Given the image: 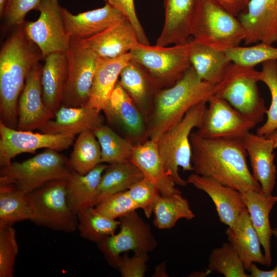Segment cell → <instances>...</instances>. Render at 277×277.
Wrapping results in <instances>:
<instances>
[{
	"instance_id": "31",
	"label": "cell",
	"mask_w": 277,
	"mask_h": 277,
	"mask_svg": "<svg viewBox=\"0 0 277 277\" xmlns=\"http://www.w3.org/2000/svg\"><path fill=\"white\" fill-rule=\"evenodd\" d=\"M108 166L100 164L85 174L73 171L67 180V194L69 206L76 213L80 210L96 205L101 178Z\"/></svg>"
},
{
	"instance_id": "26",
	"label": "cell",
	"mask_w": 277,
	"mask_h": 277,
	"mask_svg": "<svg viewBox=\"0 0 277 277\" xmlns=\"http://www.w3.org/2000/svg\"><path fill=\"white\" fill-rule=\"evenodd\" d=\"M226 234L229 243L239 254L246 270H248L252 263L267 266L265 256L261 251L260 240L247 208L228 227Z\"/></svg>"
},
{
	"instance_id": "6",
	"label": "cell",
	"mask_w": 277,
	"mask_h": 277,
	"mask_svg": "<svg viewBox=\"0 0 277 277\" xmlns=\"http://www.w3.org/2000/svg\"><path fill=\"white\" fill-rule=\"evenodd\" d=\"M207 103L203 101L192 107L180 122L156 142L165 169L177 185L185 186L188 184L180 175L179 167L184 171H193L190 135L193 129L201 126Z\"/></svg>"
},
{
	"instance_id": "32",
	"label": "cell",
	"mask_w": 277,
	"mask_h": 277,
	"mask_svg": "<svg viewBox=\"0 0 277 277\" xmlns=\"http://www.w3.org/2000/svg\"><path fill=\"white\" fill-rule=\"evenodd\" d=\"M144 177L142 171L131 162L108 165L101 178L96 204L112 194L128 190Z\"/></svg>"
},
{
	"instance_id": "16",
	"label": "cell",
	"mask_w": 277,
	"mask_h": 277,
	"mask_svg": "<svg viewBox=\"0 0 277 277\" xmlns=\"http://www.w3.org/2000/svg\"><path fill=\"white\" fill-rule=\"evenodd\" d=\"M103 111L107 120L122 129L134 145L148 140L147 121L118 80Z\"/></svg>"
},
{
	"instance_id": "17",
	"label": "cell",
	"mask_w": 277,
	"mask_h": 277,
	"mask_svg": "<svg viewBox=\"0 0 277 277\" xmlns=\"http://www.w3.org/2000/svg\"><path fill=\"white\" fill-rule=\"evenodd\" d=\"M238 17L246 32L245 45L277 42V0H250Z\"/></svg>"
},
{
	"instance_id": "28",
	"label": "cell",
	"mask_w": 277,
	"mask_h": 277,
	"mask_svg": "<svg viewBox=\"0 0 277 277\" xmlns=\"http://www.w3.org/2000/svg\"><path fill=\"white\" fill-rule=\"evenodd\" d=\"M242 197L263 247L267 266L269 267L272 263L271 240L273 235L269 214L277 203V196L251 190L242 193Z\"/></svg>"
},
{
	"instance_id": "50",
	"label": "cell",
	"mask_w": 277,
	"mask_h": 277,
	"mask_svg": "<svg viewBox=\"0 0 277 277\" xmlns=\"http://www.w3.org/2000/svg\"><path fill=\"white\" fill-rule=\"evenodd\" d=\"M273 142L274 148H277V129L274 130L268 137Z\"/></svg>"
},
{
	"instance_id": "46",
	"label": "cell",
	"mask_w": 277,
	"mask_h": 277,
	"mask_svg": "<svg viewBox=\"0 0 277 277\" xmlns=\"http://www.w3.org/2000/svg\"><path fill=\"white\" fill-rule=\"evenodd\" d=\"M120 11L133 26L140 43L149 45V42L142 26L135 11L134 0H105Z\"/></svg>"
},
{
	"instance_id": "51",
	"label": "cell",
	"mask_w": 277,
	"mask_h": 277,
	"mask_svg": "<svg viewBox=\"0 0 277 277\" xmlns=\"http://www.w3.org/2000/svg\"><path fill=\"white\" fill-rule=\"evenodd\" d=\"M7 0H0V16L2 18L4 13Z\"/></svg>"
},
{
	"instance_id": "27",
	"label": "cell",
	"mask_w": 277,
	"mask_h": 277,
	"mask_svg": "<svg viewBox=\"0 0 277 277\" xmlns=\"http://www.w3.org/2000/svg\"><path fill=\"white\" fill-rule=\"evenodd\" d=\"M130 162L143 172L144 177L152 181L161 195L180 193L173 179L166 172L159 153L156 142L148 139L134 145Z\"/></svg>"
},
{
	"instance_id": "10",
	"label": "cell",
	"mask_w": 277,
	"mask_h": 277,
	"mask_svg": "<svg viewBox=\"0 0 277 277\" xmlns=\"http://www.w3.org/2000/svg\"><path fill=\"white\" fill-rule=\"evenodd\" d=\"M120 231L97 243L109 265L117 267L121 254L132 251L134 254L153 251L157 242L151 228L134 211L119 219Z\"/></svg>"
},
{
	"instance_id": "41",
	"label": "cell",
	"mask_w": 277,
	"mask_h": 277,
	"mask_svg": "<svg viewBox=\"0 0 277 277\" xmlns=\"http://www.w3.org/2000/svg\"><path fill=\"white\" fill-rule=\"evenodd\" d=\"M18 252L16 231L13 225L0 224V277H13Z\"/></svg>"
},
{
	"instance_id": "12",
	"label": "cell",
	"mask_w": 277,
	"mask_h": 277,
	"mask_svg": "<svg viewBox=\"0 0 277 277\" xmlns=\"http://www.w3.org/2000/svg\"><path fill=\"white\" fill-rule=\"evenodd\" d=\"M59 0H41L36 10L39 16L34 22L25 21L27 36L41 50L43 59L53 53H66L69 47L68 35Z\"/></svg>"
},
{
	"instance_id": "49",
	"label": "cell",
	"mask_w": 277,
	"mask_h": 277,
	"mask_svg": "<svg viewBox=\"0 0 277 277\" xmlns=\"http://www.w3.org/2000/svg\"><path fill=\"white\" fill-rule=\"evenodd\" d=\"M152 276L155 277H166L168 276L166 271L165 262H162L161 264L155 267L154 271Z\"/></svg>"
},
{
	"instance_id": "3",
	"label": "cell",
	"mask_w": 277,
	"mask_h": 277,
	"mask_svg": "<svg viewBox=\"0 0 277 277\" xmlns=\"http://www.w3.org/2000/svg\"><path fill=\"white\" fill-rule=\"evenodd\" d=\"M214 88L215 85L201 80L191 66L175 84L160 90L147 121L148 139L156 142L192 107L208 102L214 94Z\"/></svg>"
},
{
	"instance_id": "43",
	"label": "cell",
	"mask_w": 277,
	"mask_h": 277,
	"mask_svg": "<svg viewBox=\"0 0 277 277\" xmlns=\"http://www.w3.org/2000/svg\"><path fill=\"white\" fill-rule=\"evenodd\" d=\"M127 191L138 209H142L145 216L150 218L153 213L154 203L161 194L157 186L151 180L144 177Z\"/></svg>"
},
{
	"instance_id": "13",
	"label": "cell",
	"mask_w": 277,
	"mask_h": 277,
	"mask_svg": "<svg viewBox=\"0 0 277 277\" xmlns=\"http://www.w3.org/2000/svg\"><path fill=\"white\" fill-rule=\"evenodd\" d=\"M207 103L202 124L195 132L202 137L243 139L256 125L221 97L213 95Z\"/></svg>"
},
{
	"instance_id": "5",
	"label": "cell",
	"mask_w": 277,
	"mask_h": 277,
	"mask_svg": "<svg viewBox=\"0 0 277 277\" xmlns=\"http://www.w3.org/2000/svg\"><path fill=\"white\" fill-rule=\"evenodd\" d=\"M236 17L214 0H197L190 35L219 50L239 46L244 42L246 32Z\"/></svg>"
},
{
	"instance_id": "18",
	"label": "cell",
	"mask_w": 277,
	"mask_h": 277,
	"mask_svg": "<svg viewBox=\"0 0 277 277\" xmlns=\"http://www.w3.org/2000/svg\"><path fill=\"white\" fill-rule=\"evenodd\" d=\"M62 15L70 38L81 40L92 36L123 19L125 16L109 4L100 8L73 14L62 7Z\"/></svg>"
},
{
	"instance_id": "19",
	"label": "cell",
	"mask_w": 277,
	"mask_h": 277,
	"mask_svg": "<svg viewBox=\"0 0 277 277\" xmlns=\"http://www.w3.org/2000/svg\"><path fill=\"white\" fill-rule=\"evenodd\" d=\"M80 41L102 58H114L128 53L139 43L133 26L126 17L101 32Z\"/></svg>"
},
{
	"instance_id": "2",
	"label": "cell",
	"mask_w": 277,
	"mask_h": 277,
	"mask_svg": "<svg viewBox=\"0 0 277 277\" xmlns=\"http://www.w3.org/2000/svg\"><path fill=\"white\" fill-rule=\"evenodd\" d=\"M43 57L27 36L23 24L14 27L0 51V122L12 128L17 125V103L27 75Z\"/></svg>"
},
{
	"instance_id": "52",
	"label": "cell",
	"mask_w": 277,
	"mask_h": 277,
	"mask_svg": "<svg viewBox=\"0 0 277 277\" xmlns=\"http://www.w3.org/2000/svg\"><path fill=\"white\" fill-rule=\"evenodd\" d=\"M273 235L277 238V227L272 229Z\"/></svg>"
},
{
	"instance_id": "7",
	"label": "cell",
	"mask_w": 277,
	"mask_h": 277,
	"mask_svg": "<svg viewBox=\"0 0 277 277\" xmlns=\"http://www.w3.org/2000/svg\"><path fill=\"white\" fill-rule=\"evenodd\" d=\"M260 71L232 63L222 80L215 85L214 94L256 124L261 122L267 108L257 86Z\"/></svg>"
},
{
	"instance_id": "11",
	"label": "cell",
	"mask_w": 277,
	"mask_h": 277,
	"mask_svg": "<svg viewBox=\"0 0 277 277\" xmlns=\"http://www.w3.org/2000/svg\"><path fill=\"white\" fill-rule=\"evenodd\" d=\"M67 76L62 105L86 106L90 94L98 56L80 40L70 38L66 52Z\"/></svg>"
},
{
	"instance_id": "20",
	"label": "cell",
	"mask_w": 277,
	"mask_h": 277,
	"mask_svg": "<svg viewBox=\"0 0 277 277\" xmlns=\"http://www.w3.org/2000/svg\"><path fill=\"white\" fill-rule=\"evenodd\" d=\"M187 181L210 196L220 222L228 227L234 223L240 213L246 208L241 192L212 178L193 173L188 177Z\"/></svg>"
},
{
	"instance_id": "47",
	"label": "cell",
	"mask_w": 277,
	"mask_h": 277,
	"mask_svg": "<svg viewBox=\"0 0 277 277\" xmlns=\"http://www.w3.org/2000/svg\"><path fill=\"white\" fill-rule=\"evenodd\" d=\"M224 9L238 17L247 9L250 0H214Z\"/></svg>"
},
{
	"instance_id": "40",
	"label": "cell",
	"mask_w": 277,
	"mask_h": 277,
	"mask_svg": "<svg viewBox=\"0 0 277 277\" xmlns=\"http://www.w3.org/2000/svg\"><path fill=\"white\" fill-rule=\"evenodd\" d=\"M232 63L254 68L270 60H277V48L263 42L249 47L237 46L225 51Z\"/></svg>"
},
{
	"instance_id": "38",
	"label": "cell",
	"mask_w": 277,
	"mask_h": 277,
	"mask_svg": "<svg viewBox=\"0 0 277 277\" xmlns=\"http://www.w3.org/2000/svg\"><path fill=\"white\" fill-rule=\"evenodd\" d=\"M207 269L223 274L225 277H248L239 254L229 243L212 250L208 259Z\"/></svg>"
},
{
	"instance_id": "25",
	"label": "cell",
	"mask_w": 277,
	"mask_h": 277,
	"mask_svg": "<svg viewBox=\"0 0 277 277\" xmlns=\"http://www.w3.org/2000/svg\"><path fill=\"white\" fill-rule=\"evenodd\" d=\"M131 59L129 52L114 58L98 57L87 107L103 111L121 71Z\"/></svg>"
},
{
	"instance_id": "22",
	"label": "cell",
	"mask_w": 277,
	"mask_h": 277,
	"mask_svg": "<svg viewBox=\"0 0 277 277\" xmlns=\"http://www.w3.org/2000/svg\"><path fill=\"white\" fill-rule=\"evenodd\" d=\"M105 117L101 112L86 106L67 107L61 106L54 117L39 132L53 134L75 136L82 132L104 125Z\"/></svg>"
},
{
	"instance_id": "37",
	"label": "cell",
	"mask_w": 277,
	"mask_h": 277,
	"mask_svg": "<svg viewBox=\"0 0 277 277\" xmlns=\"http://www.w3.org/2000/svg\"><path fill=\"white\" fill-rule=\"evenodd\" d=\"M80 235L84 239L98 243L104 238L115 233L120 222L106 217L94 207L83 209L77 213Z\"/></svg>"
},
{
	"instance_id": "15",
	"label": "cell",
	"mask_w": 277,
	"mask_h": 277,
	"mask_svg": "<svg viewBox=\"0 0 277 277\" xmlns=\"http://www.w3.org/2000/svg\"><path fill=\"white\" fill-rule=\"evenodd\" d=\"M42 71V66L37 62L27 75L17 103V130H38L54 117L43 101Z\"/></svg>"
},
{
	"instance_id": "44",
	"label": "cell",
	"mask_w": 277,
	"mask_h": 277,
	"mask_svg": "<svg viewBox=\"0 0 277 277\" xmlns=\"http://www.w3.org/2000/svg\"><path fill=\"white\" fill-rule=\"evenodd\" d=\"M41 0H7L3 18L8 27L22 25L27 14L36 10Z\"/></svg>"
},
{
	"instance_id": "42",
	"label": "cell",
	"mask_w": 277,
	"mask_h": 277,
	"mask_svg": "<svg viewBox=\"0 0 277 277\" xmlns=\"http://www.w3.org/2000/svg\"><path fill=\"white\" fill-rule=\"evenodd\" d=\"M95 208L103 215L113 220L120 219L138 209L127 190L109 196L97 204Z\"/></svg>"
},
{
	"instance_id": "35",
	"label": "cell",
	"mask_w": 277,
	"mask_h": 277,
	"mask_svg": "<svg viewBox=\"0 0 277 277\" xmlns=\"http://www.w3.org/2000/svg\"><path fill=\"white\" fill-rule=\"evenodd\" d=\"M32 217L27 195L11 185L0 184V224L13 225L25 220L31 221Z\"/></svg>"
},
{
	"instance_id": "39",
	"label": "cell",
	"mask_w": 277,
	"mask_h": 277,
	"mask_svg": "<svg viewBox=\"0 0 277 277\" xmlns=\"http://www.w3.org/2000/svg\"><path fill=\"white\" fill-rule=\"evenodd\" d=\"M260 79L268 87L271 96V102L266 112L267 120L258 128L256 134L268 137L277 129V60L262 63Z\"/></svg>"
},
{
	"instance_id": "34",
	"label": "cell",
	"mask_w": 277,
	"mask_h": 277,
	"mask_svg": "<svg viewBox=\"0 0 277 277\" xmlns=\"http://www.w3.org/2000/svg\"><path fill=\"white\" fill-rule=\"evenodd\" d=\"M68 163L71 169L80 174H85L102 164L100 145L92 130L78 134Z\"/></svg>"
},
{
	"instance_id": "9",
	"label": "cell",
	"mask_w": 277,
	"mask_h": 277,
	"mask_svg": "<svg viewBox=\"0 0 277 277\" xmlns=\"http://www.w3.org/2000/svg\"><path fill=\"white\" fill-rule=\"evenodd\" d=\"M188 39L169 47L139 43L129 53L131 59L144 67L162 89L175 84L191 66Z\"/></svg>"
},
{
	"instance_id": "23",
	"label": "cell",
	"mask_w": 277,
	"mask_h": 277,
	"mask_svg": "<svg viewBox=\"0 0 277 277\" xmlns=\"http://www.w3.org/2000/svg\"><path fill=\"white\" fill-rule=\"evenodd\" d=\"M118 82L147 123L154 99L161 89L144 68L132 59L121 71Z\"/></svg>"
},
{
	"instance_id": "30",
	"label": "cell",
	"mask_w": 277,
	"mask_h": 277,
	"mask_svg": "<svg viewBox=\"0 0 277 277\" xmlns=\"http://www.w3.org/2000/svg\"><path fill=\"white\" fill-rule=\"evenodd\" d=\"M42 66V98L47 108L53 114L62 106L63 91L67 76L66 53L47 55Z\"/></svg>"
},
{
	"instance_id": "14",
	"label": "cell",
	"mask_w": 277,
	"mask_h": 277,
	"mask_svg": "<svg viewBox=\"0 0 277 277\" xmlns=\"http://www.w3.org/2000/svg\"><path fill=\"white\" fill-rule=\"evenodd\" d=\"M74 136L23 131L8 127L0 122V166L10 164L13 158L24 153H34L37 149L60 151L73 143Z\"/></svg>"
},
{
	"instance_id": "36",
	"label": "cell",
	"mask_w": 277,
	"mask_h": 277,
	"mask_svg": "<svg viewBox=\"0 0 277 277\" xmlns=\"http://www.w3.org/2000/svg\"><path fill=\"white\" fill-rule=\"evenodd\" d=\"M100 145L102 163L109 164L130 162L134 144L117 134L107 125L92 130Z\"/></svg>"
},
{
	"instance_id": "33",
	"label": "cell",
	"mask_w": 277,
	"mask_h": 277,
	"mask_svg": "<svg viewBox=\"0 0 277 277\" xmlns=\"http://www.w3.org/2000/svg\"><path fill=\"white\" fill-rule=\"evenodd\" d=\"M153 213L154 226L162 230L173 227L180 219L191 220L194 217L188 200L181 193L160 195L154 203Z\"/></svg>"
},
{
	"instance_id": "29",
	"label": "cell",
	"mask_w": 277,
	"mask_h": 277,
	"mask_svg": "<svg viewBox=\"0 0 277 277\" xmlns=\"http://www.w3.org/2000/svg\"><path fill=\"white\" fill-rule=\"evenodd\" d=\"M191 66L200 78L213 85L222 80L232 63L224 51L219 50L189 38Z\"/></svg>"
},
{
	"instance_id": "8",
	"label": "cell",
	"mask_w": 277,
	"mask_h": 277,
	"mask_svg": "<svg viewBox=\"0 0 277 277\" xmlns=\"http://www.w3.org/2000/svg\"><path fill=\"white\" fill-rule=\"evenodd\" d=\"M67 180L48 182L27 194L33 217L38 226L71 233L78 226L77 214L69 206L67 194Z\"/></svg>"
},
{
	"instance_id": "24",
	"label": "cell",
	"mask_w": 277,
	"mask_h": 277,
	"mask_svg": "<svg viewBox=\"0 0 277 277\" xmlns=\"http://www.w3.org/2000/svg\"><path fill=\"white\" fill-rule=\"evenodd\" d=\"M197 0H164L165 21L156 45L167 46L188 40Z\"/></svg>"
},
{
	"instance_id": "21",
	"label": "cell",
	"mask_w": 277,
	"mask_h": 277,
	"mask_svg": "<svg viewBox=\"0 0 277 277\" xmlns=\"http://www.w3.org/2000/svg\"><path fill=\"white\" fill-rule=\"evenodd\" d=\"M243 142L250 160L253 177L261 185L263 192L272 194L276 176L273 141L249 132L243 137Z\"/></svg>"
},
{
	"instance_id": "4",
	"label": "cell",
	"mask_w": 277,
	"mask_h": 277,
	"mask_svg": "<svg viewBox=\"0 0 277 277\" xmlns=\"http://www.w3.org/2000/svg\"><path fill=\"white\" fill-rule=\"evenodd\" d=\"M72 172L68 159L58 151L46 149L24 161L1 167L0 184L11 185L27 194L50 181L68 180Z\"/></svg>"
},
{
	"instance_id": "1",
	"label": "cell",
	"mask_w": 277,
	"mask_h": 277,
	"mask_svg": "<svg viewBox=\"0 0 277 277\" xmlns=\"http://www.w3.org/2000/svg\"><path fill=\"white\" fill-rule=\"evenodd\" d=\"M190 142L194 173L212 178L241 193L262 191L249 169L243 139H207L191 132Z\"/></svg>"
},
{
	"instance_id": "45",
	"label": "cell",
	"mask_w": 277,
	"mask_h": 277,
	"mask_svg": "<svg viewBox=\"0 0 277 277\" xmlns=\"http://www.w3.org/2000/svg\"><path fill=\"white\" fill-rule=\"evenodd\" d=\"M148 253H135L129 257L127 252L121 258L117 266L122 277H143L147 270Z\"/></svg>"
},
{
	"instance_id": "48",
	"label": "cell",
	"mask_w": 277,
	"mask_h": 277,
	"mask_svg": "<svg viewBox=\"0 0 277 277\" xmlns=\"http://www.w3.org/2000/svg\"><path fill=\"white\" fill-rule=\"evenodd\" d=\"M277 253V243H276ZM250 277H277V263L275 266L271 270L266 271L259 268L255 263H252L249 270Z\"/></svg>"
}]
</instances>
